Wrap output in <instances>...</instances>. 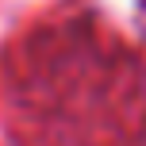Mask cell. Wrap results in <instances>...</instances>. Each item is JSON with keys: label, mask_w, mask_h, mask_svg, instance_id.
<instances>
[]
</instances>
